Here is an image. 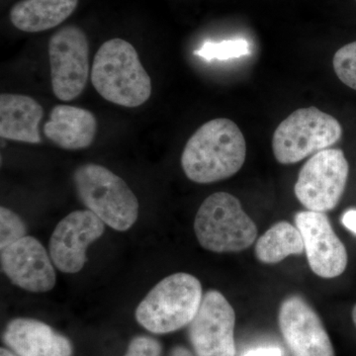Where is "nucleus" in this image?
Returning a JSON list of instances; mask_svg holds the SVG:
<instances>
[{
  "label": "nucleus",
  "instance_id": "obj_1",
  "mask_svg": "<svg viewBox=\"0 0 356 356\" xmlns=\"http://www.w3.org/2000/svg\"><path fill=\"white\" fill-rule=\"evenodd\" d=\"M247 144L242 131L229 119L203 124L187 140L182 170L191 181L208 184L235 175L245 163Z\"/></svg>",
  "mask_w": 356,
  "mask_h": 356
},
{
  "label": "nucleus",
  "instance_id": "obj_2",
  "mask_svg": "<svg viewBox=\"0 0 356 356\" xmlns=\"http://www.w3.org/2000/svg\"><path fill=\"white\" fill-rule=\"evenodd\" d=\"M91 83L107 102L136 108L149 99L152 79L132 44L120 38L105 42L93 58Z\"/></svg>",
  "mask_w": 356,
  "mask_h": 356
},
{
  "label": "nucleus",
  "instance_id": "obj_3",
  "mask_svg": "<svg viewBox=\"0 0 356 356\" xmlns=\"http://www.w3.org/2000/svg\"><path fill=\"white\" fill-rule=\"evenodd\" d=\"M200 281L188 273H175L159 281L136 311L140 325L154 334H168L191 325L203 299Z\"/></svg>",
  "mask_w": 356,
  "mask_h": 356
},
{
  "label": "nucleus",
  "instance_id": "obj_4",
  "mask_svg": "<svg viewBox=\"0 0 356 356\" xmlns=\"http://www.w3.org/2000/svg\"><path fill=\"white\" fill-rule=\"evenodd\" d=\"M79 199L105 225L119 232L133 227L139 216V201L128 184L108 168L86 163L74 173Z\"/></svg>",
  "mask_w": 356,
  "mask_h": 356
},
{
  "label": "nucleus",
  "instance_id": "obj_5",
  "mask_svg": "<svg viewBox=\"0 0 356 356\" xmlns=\"http://www.w3.org/2000/svg\"><path fill=\"white\" fill-rule=\"evenodd\" d=\"M194 232L199 243L213 252H238L257 238L254 222L236 196L217 192L204 200L196 214Z\"/></svg>",
  "mask_w": 356,
  "mask_h": 356
},
{
  "label": "nucleus",
  "instance_id": "obj_6",
  "mask_svg": "<svg viewBox=\"0 0 356 356\" xmlns=\"http://www.w3.org/2000/svg\"><path fill=\"white\" fill-rule=\"evenodd\" d=\"M343 128L332 115L316 107L296 110L276 128L273 151L278 163L292 165L341 140Z\"/></svg>",
  "mask_w": 356,
  "mask_h": 356
},
{
  "label": "nucleus",
  "instance_id": "obj_7",
  "mask_svg": "<svg viewBox=\"0 0 356 356\" xmlns=\"http://www.w3.org/2000/svg\"><path fill=\"white\" fill-rule=\"evenodd\" d=\"M348 172L350 166L341 149H323L313 154L300 170L295 195L307 210L331 211L343 196Z\"/></svg>",
  "mask_w": 356,
  "mask_h": 356
},
{
  "label": "nucleus",
  "instance_id": "obj_8",
  "mask_svg": "<svg viewBox=\"0 0 356 356\" xmlns=\"http://www.w3.org/2000/svg\"><path fill=\"white\" fill-rule=\"evenodd\" d=\"M48 50L54 95L62 102L76 99L90 72L88 36L77 26H65L51 35Z\"/></svg>",
  "mask_w": 356,
  "mask_h": 356
},
{
  "label": "nucleus",
  "instance_id": "obj_9",
  "mask_svg": "<svg viewBox=\"0 0 356 356\" xmlns=\"http://www.w3.org/2000/svg\"><path fill=\"white\" fill-rule=\"evenodd\" d=\"M235 311L226 297L217 290L206 293L189 325L196 356H235Z\"/></svg>",
  "mask_w": 356,
  "mask_h": 356
},
{
  "label": "nucleus",
  "instance_id": "obj_10",
  "mask_svg": "<svg viewBox=\"0 0 356 356\" xmlns=\"http://www.w3.org/2000/svg\"><path fill=\"white\" fill-rule=\"evenodd\" d=\"M295 225L303 238L312 271L325 280L341 275L348 266V252L327 215L301 211L295 215Z\"/></svg>",
  "mask_w": 356,
  "mask_h": 356
},
{
  "label": "nucleus",
  "instance_id": "obj_11",
  "mask_svg": "<svg viewBox=\"0 0 356 356\" xmlns=\"http://www.w3.org/2000/svg\"><path fill=\"white\" fill-rule=\"evenodd\" d=\"M105 224L95 213L79 210L62 220L50 238L54 266L64 273H77L86 262V250L103 235Z\"/></svg>",
  "mask_w": 356,
  "mask_h": 356
},
{
  "label": "nucleus",
  "instance_id": "obj_12",
  "mask_svg": "<svg viewBox=\"0 0 356 356\" xmlns=\"http://www.w3.org/2000/svg\"><path fill=\"white\" fill-rule=\"evenodd\" d=\"M278 323L292 356H334L322 321L301 296L292 295L282 302Z\"/></svg>",
  "mask_w": 356,
  "mask_h": 356
},
{
  "label": "nucleus",
  "instance_id": "obj_13",
  "mask_svg": "<svg viewBox=\"0 0 356 356\" xmlns=\"http://www.w3.org/2000/svg\"><path fill=\"white\" fill-rule=\"evenodd\" d=\"M0 259L2 270L16 286L34 293L55 287L57 275L51 255L33 236H26L2 248Z\"/></svg>",
  "mask_w": 356,
  "mask_h": 356
},
{
  "label": "nucleus",
  "instance_id": "obj_14",
  "mask_svg": "<svg viewBox=\"0 0 356 356\" xmlns=\"http://www.w3.org/2000/svg\"><path fill=\"white\" fill-rule=\"evenodd\" d=\"M4 341L18 356H72V343L50 325L33 318H15L7 325Z\"/></svg>",
  "mask_w": 356,
  "mask_h": 356
},
{
  "label": "nucleus",
  "instance_id": "obj_15",
  "mask_svg": "<svg viewBox=\"0 0 356 356\" xmlns=\"http://www.w3.org/2000/svg\"><path fill=\"white\" fill-rule=\"evenodd\" d=\"M97 128V119L92 112L60 104L51 110L50 118L44 125V134L58 147L76 151L92 144Z\"/></svg>",
  "mask_w": 356,
  "mask_h": 356
},
{
  "label": "nucleus",
  "instance_id": "obj_16",
  "mask_svg": "<svg viewBox=\"0 0 356 356\" xmlns=\"http://www.w3.org/2000/svg\"><path fill=\"white\" fill-rule=\"evenodd\" d=\"M44 109L30 96L3 93L0 95V136L2 139L40 144V122Z\"/></svg>",
  "mask_w": 356,
  "mask_h": 356
},
{
  "label": "nucleus",
  "instance_id": "obj_17",
  "mask_svg": "<svg viewBox=\"0 0 356 356\" xmlns=\"http://www.w3.org/2000/svg\"><path fill=\"white\" fill-rule=\"evenodd\" d=\"M79 0H20L10 10L14 27L39 33L62 24L76 10Z\"/></svg>",
  "mask_w": 356,
  "mask_h": 356
},
{
  "label": "nucleus",
  "instance_id": "obj_18",
  "mask_svg": "<svg viewBox=\"0 0 356 356\" xmlns=\"http://www.w3.org/2000/svg\"><path fill=\"white\" fill-rule=\"evenodd\" d=\"M305 252L303 238L297 227L280 222L267 229L255 245V257L262 264H275L290 255Z\"/></svg>",
  "mask_w": 356,
  "mask_h": 356
},
{
  "label": "nucleus",
  "instance_id": "obj_19",
  "mask_svg": "<svg viewBox=\"0 0 356 356\" xmlns=\"http://www.w3.org/2000/svg\"><path fill=\"white\" fill-rule=\"evenodd\" d=\"M250 54V44L243 39L228 40V41L213 43L206 42L199 50L194 51V55L205 60H229L241 58Z\"/></svg>",
  "mask_w": 356,
  "mask_h": 356
},
{
  "label": "nucleus",
  "instance_id": "obj_20",
  "mask_svg": "<svg viewBox=\"0 0 356 356\" xmlns=\"http://www.w3.org/2000/svg\"><path fill=\"white\" fill-rule=\"evenodd\" d=\"M332 65L339 81L356 90V41L341 47L334 54Z\"/></svg>",
  "mask_w": 356,
  "mask_h": 356
},
{
  "label": "nucleus",
  "instance_id": "obj_21",
  "mask_svg": "<svg viewBox=\"0 0 356 356\" xmlns=\"http://www.w3.org/2000/svg\"><path fill=\"white\" fill-rule=\"evenodd\" d=\"M27 228L15 212L6 207L0 208V248L8 247L24 238Z\"/></svg>",
  "mask_w": 356,
  "mask_h": 356
},
{
  "label": "nucleus",
  "instance_id": "obj_22",
  "mask_svg": "<svg viewBox=\"0 0 356 356\" xmlns=\"http://www.w3.org/2000/svg\"><path fill=\"white\" fill-rule=\"evenodd\" d=\"M161 346L149 337H137L129 344L125 356H161Z\"/></svg>",
  "mask_w": 356,
  "mask_h": 356
},
{
  "label": "nucleus",
  "instance_id": "obj_23",
  "mask_svg": "<svg viewBox=\"0 0 356 356\" xmlns=\"http://www.w3.org/2000/svg\"><path fill=\"white\" fill-rule=\"evenodd\" d=\"M243 356H283V350L278 346H264L248 350Z\"/></svg>",
  "mask_w": 356,
  "mask_h": 356
},
{
  "label": "nucleus",
  "instance_id": "obj_24",
  "mask_svg": "<svg viewBox=\"0 0 356 356\" xmlns=\"http://www.w3.org/2000/svg\"><path fill=\"white\" fill-rule=\"evenodd\" d=\"M343 226L346 229H350L351 233L356 235V210H348V212L344 213L343 219H341Z\"/></svg>",
  "mask_w": 356,
  "mask_h": 356
},
{
  "label": "nucleus",
  "instance_id": "obj_25",
  "mask_svg": "<svg viewBox=\"0 0 356 356\" xmlns=\"http://www.w3.org/2000/svg\"><path fill=\"white\" fill-rule=\"evenodd\" d=\"M172 356H195L191 351L186 350L184 348H175L172 350Z\"/></svg>",
  "mask_w": 356,
  "mask_h": 356
},
{
  "label": "nucleus",
  "instance_id": "obj_26",
  "mask_svg": "<svg viewBox=\"0 0 356 356\" xmlns=\"http://www.w3.org/2000/svg\"><path fill=\"white\" fill-rule=\"evenodd\" d=\"M0 356H17V355L11 353V351L6 350V348H1V350H0Z\"/></svg>",
  "mask_w": 356,
  "mask_h": 356
},
{
  "label": "nucleus",
  "instance_id": "obj_27",
  "mask_svg": "<svg viewBox=\"0 0 356 356\" xmlns=\"http://www.w3.org/2000/svg\"><path fill=\"white\" fill-rule=\"evenodd\" d=\"M353 323H355V325L356 327V305L355 306V308H353Z\"/></svg>",
  "mask_w": 356,
  "mask_h": 356
},
{
  "label": "nucleus",
  "instance_id": "obj_28",
  "mask_svg": "<svg viewBox=\"0 0 356 356\" xmlns=\"http://www.w3.org/2000/svg\"><path fill=\"white\" fill-rule=\"evenodd\" d=\"M355 1H356V0H355Z\"/></svg>",
  "mask_w": 356,
  "mask_h": 356
}]
</instances>
